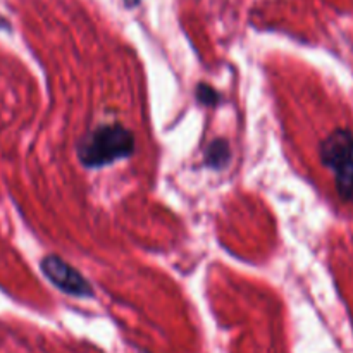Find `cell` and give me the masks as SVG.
<instances>
[{
	"mask_svg": "<svg viewBox=\"0 0 353 353\" xmlns=\"http://www.w3.org/2000/svg\"><path fill=\"white\" fill-rule=\"evenodd\" d=\"M334 179H336L338 195L345 202H353V161L338 168L334 171Z\"/></svg>",
	"mask_w": 353,
	"mask_h": 353,
	"instance_id": "277c9868",
	"label": "cell"
},
{
	"mask_svg": "<svg viewBox=\"0 0 353 353\" xmlns=\"http://www.w3.org/2000/svg\"><path fill=\"white\" fill-rule=\"evenodd\" d=\"M41 271H43L45 278L57 286L61 292L68 293L71 296H78V299H90L93 296V290L90 283L76 271L74 268L62 261L57 255H48L41 261Z\"/></svg>",
	"mask_w": 353,
	"mask_h": 353,
	"instance_id": "7a4b0ae2",
	"label": "cell"
},
{
	"mask_svg": "<svg viewBox=\"0 0 353 353\" xmlns=\"http://www.w3.org/2000/svg\"><path fill=\"white\" fill-rule=\"evenodd\" d=\"M230 145L226 140H214L205 150V162L210 168H223L230 161Z\"/></svg>",
	"mask_w": 353,
	"mask_h": 353,
	"instance_id": "5b68a950",
	"label": "cell"
},
{
	"mask_svg": "<svg viewBox=\"0 0 353 353\" xmlns=\"http://www.w3.org/2000/svg\"><path fill=\"white\" fill-rule=\"evenodd\" d=\"M196 97H199L200 102H203L205 105H214V103L217 102V92L216 90L210 88L209 85H200L199 88H196Z\"/></svg>",
	"mask_w": 353,
	"mask_h": 353,
	"instance_id": "8992f818",
	"label": "cell"
},
{
	"mask_svg": "<svg viewBox=\"0 0 353 353\" xmlns=\"http://www.w3.org/2000/svg\"><path fill=\"white\" fill-rule=\"evenodd\" d=\"M321 161L331 171H336L338 168L345 165L347 162L353 161V133L338 128L330 137H326L321 143Z\"/></svg>",
	"mask_w": 353,
	"mask_h": 353,
	"instance_id": "3957f363",
	"label": "cell"
},
{
	"mask_svg": "<svg viewBox=\"0 0 353 353\" xmlns=\"http://www.w3.org/2000/svg\"><path fill=\"white\" fill-rule=\"evenodd\" d=\"M133 150V133L121 124H107L83 138L78 155L85 168H102L114 161L130 157Z\"/></svg>",
	"mask_w": 353,
	"mask_h": 353,
	"instance_id": "6da1fadb",
	"label": "cell"
}]
</instances>
